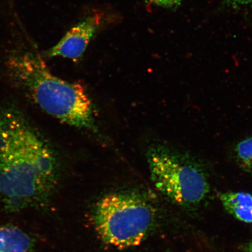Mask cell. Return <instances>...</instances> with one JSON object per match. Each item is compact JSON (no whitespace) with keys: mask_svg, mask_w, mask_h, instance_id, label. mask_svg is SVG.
Masks as SVG:
<instances>
[{"mask_svg":"<svg viewBox=\"0 0 252 252\" xmlns=\"http://www.w3.org/2000/svg\"><path fill=\"white\" fill-rule=\"evenodd\" d=\"M226 212L240 221L252 223V194L245 192L228 191L219 194Z\"/></svg>","mask_w":252,"mask_h":252,"instance_id":"cell-6","label":"cell"},{"mask_svg":"<svg viewBox=\"0 0 252 252\" xmlns=\"http://www.w3.org/2000/svg\"><path fill=\"white\" fill-rule=\"evenodd\" d=\"M234 154L238 166L252 176V137L239 142L235 147Z\"/></svg>","mask_w":252,"mask_h":252,"instance_id":"cell-8","label":"cell"},{"mask_svg":"<svg viewBox=\"0 0 252 252\" xmlns=\"http://www.w3.org/2000/svg\"><path fill=\"white\" fill-rule=\"evenodd\" d=\"M0 252H34L32 239L15 226H1Z\"/></svg>","mask_w":252,"mask_h":252,"instance_id":"cell-7","label":"cell"},{"mask_svg":"<svg viewBox=\"0 0 252 252\" xmlns=\"http://www.w3.org/2000/svg\"><path fill=\"white\" fill-rule=\"evenodd\" d=\"M7 66L15 83L43 111L64 124L95 131L93 105L81 84L55 76L37 53L15 52Z\"/></svg>","mask_w":252,"mask_h":252,"instance_id":"cell-2","label":"cell"},{"mask_svg":"<svg viewBox=\"0 0 252 252\" xmlns=\"http://www.w3.org/2000/svg\"><path fill=\"white\" fill-rule=\"evenodd\" d=\"M147 159L153 184L173 202L196 206L209 193V183L203 169L187 154L158 145L148 151Z\"/></svg>","mask_w":252,"mask_h":252,"instance_id":"cell-4","label":"cell"},{"mask_svg":"<svg viewBox=\"0 0 252 252\" xmlns=\"http://www.w3.org/2000/svg\"><path fill=\"white\" fill-rule=\"evenodd\" d=\"M240 248L244 252H252V239L242 244Z\"/></svg>","mask_w":252,"mask_h":252,"instance_id":"cell-11","label":"cell"},{"mask_svg":"<svg viewBox=\"0 0 252 252\" xmlns=\"http://www.w3.org/2000/svg\"><path fill=\"white\" fill-rule=\"evenodd\" d=\"M102 17L99 14L89 16L75 25L52 48L45 52L47 58L62 57L78 61L100 27Z\"/></svg>","mask_w":252,"mask_h":252,"instance_id":"cell-5","label":"cell"},{"mask_svg":"<svg viewBox=\"0 0 252 252\" xmlns=\"http://www.w3.org/2000/svg\"><path fill=\"white\" fill-rule=\"evenodd\" d=\"M225 4L232 7H240L242 6H250L252 7V0H223Z\"/></svg>","mask_w":252,"mask_h":252,"instance_id":"cell-10","label":"cell"},{"mask_svg":"<svg viewBox=\"0 0 252 252\" xmlns=\"http://www.w3.org/2000/svg\"><path fill=\"white\" fill-rule=\"evenodd\" d=\"M146 1L159 7L174 8L180 5L183 0H146Z\"/></svg>","mask_w":252,"mask_h":252,"instance_id":"cell-9","label":"cell"},{"mask_svg":"<svg viewBox=\"0 0 252 252\" xmlns=\"http://www.w3.org/2000/svg\"><path fill=\"white\" fill-rule=\"evenodd\" d=\"M154 217L151 205L134 193L107 195L96 204L93 214L100 238L119 249L140 245L152 228Z\"/></svg>","mask_w":252,"mask_h":252,"instance_id":"cell-3","label":"cell"},{"mask_svg":"<svg viewBox=\"0 0 252 252\" xmlns=\"http://www.w3.org/2000/svg\"><path fill=\"white\" fill-rule=\"evenodd\" d=\"M59 177L54 150L18 110L0 107V204L10 212L47 206Z\"/></svg>","mask_w":252,"mask_h":252,"instance_id":"cell-1","label":"cell"}]
</instances>
